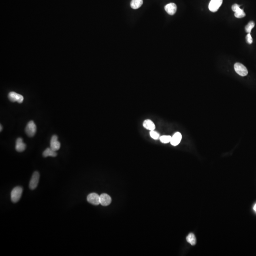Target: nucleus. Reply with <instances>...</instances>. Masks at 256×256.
Returning a JSON list of instances; mask_svg holds the SVG:
<instances>
[{
  "label": "nucleus",
  "mask_w": 256,
  "mask_h": 256,
  "mask_svg": "<svg viewBox=\"0 0 256 256\" xmlns=\"http://www.w3.org/2000/svg\"><path fill=\"white\" fill-rule=\"evenodd\" d=\"M143 0H132L130 2V7L134 9H137L142 5Z\"/></svg>",
  "instance_id": "16"
},
{
  "label": "nucleus",
  "mask_w": 256,
  "mask_h": 256,
  "mask_svg": "<svg viewBox=\"0 0 256 256\" xmlns=\"http://www.w3.org/2000/svg\"><path fill=\"white\" fill-rule=\"evenodd\" d=\"M149 135H150V136L154 140H158L160 137V134L155 130L150 131Z\"/></svg>",
  "instance_id": "20"
},
{
  "label": "nucleus",
  "mask_w": 256,
  "mask_h": 256,
  "mask_svg": "<svg viewBox=\"0 0 256 256\" xmlns=\"http://www.w3.org/2000/svg\"><path fill=\"white\" fill-rule=\"evenodd\" d=\"M234 70L237 73L242 77H245L248 75V71L247 68L241 63H236L234 65Z\"/></svg>",
  "instance_id": "4"
},
{
  "label": "nucleus",
  "mask_w": 256,
  "mask_h": 256,
  "mask_svg": "<svg viewBox=\"0 0 256 256\" xmlns=\"http://www.w3.org/2000/svg\"><path fill=\"white\" fill-rule=\"evenodd\" d=\"M57 156V153L56 151L52 149L51 148H48L46 149L43 152V156L45 157L49 156L55 157Z\"/></svg>",
  "instance_id": "15"
},
{
  "label": "nucleus",
  "mask_w": 256,
  "mask_h": 256,
  "mask_svg": "<svg viewBox=\"0 0 256 256\" xmlns=\"http://www.w3.org/2000/svg\"><path fill=\"white\" fill-rule=\"evenodd\" d=\"M23 189L21 186H16L11 192V200L13 203H17L20 199L22 195Z\"/></svg>",
  "instance_id": "1"
},
{
  "label": "nucleus",
  "mask_w": 256,
  "mask_h": 256,
  "mask_svg": "<svg viewBox=\"0 0 256 256\" xmlns=\"http://www.w3.org/2000/svg\"><path fill=\"white\" fill-rule=\"evenodd\" d=\"M246 40H247V42L249 44H252L253 42V39H252V37L251 36L250 33H248L246 36Z\"/></svg>",
  "instance_id": "21"
},
{
  "label": "nucleus",
  "mask_w": 256,
  "mask_h": 256,
  "mask_svg": "<svg viewBox=\"0 0 256 256\" xmlns=\"http://www.w3.org/2000/svg\"><path fill=\"white\" fill-rule=\"evenodd\" d=\"M143 126L146 129L151 131L155 130L156 126L154 123L149 119H147L143 122Z\"/></svg>",
  "instance_id": "14"
},
{
  "label": "nucleus",
  "mask_w": 256,
  "mask_h": 256,
  "mask_svg": "<svg viewBox=\"0 0 256 256\" xmlns=\"http://www.w3.org/2000/svg\"><path fill=\"white\" fill-rule=\"evenodd\" d=\"M26 145L23 142V139L21 137H19L16 140L15 149L18 152H23L26 149Z\"/></svg>",
  "instance_id": "11"
},
{
  "label": "nucleus",
  "mask_w": 256,
  "mask_h": 256,
  "mask_svg": "<svg viewBox=\"0 0 256 256\" xmlns=\"http://www.w3.org/2000/svg\"><path fill=\"white\" fill-rule=\"evenodd\" d=\"M40 173L38 171L34 172L31 178V180L29 182V187L31 190H34L37 188L38 184H39V179H40Z\"/></svg>",
  "instance_id": "3"
},
{
  "label": "nucleus",
  "mask_w": 256,
  "mask_h": 256,
  "mask_svg": "<svg viewBox=\"0 0 256 256\" xmlns=\"http://www.w3.org/2000/svg\"><path fill=\"white\" fill-rule=\"evenodd\" d=\"M254 26H255V23L253 21H250L245 27V31L246 32L250 33L251 30Z\"/></svg>",
  "instance_id": "19"
},
{
  "label": "nucleus",
  "mask_w": 256,
  "mask_h": 256,
  "mask_svg": "<svg viewBox=\"0 0 256 256\" xmlns=\"http://www.w3.org/2000/svg\"><path fill=\"white\" fill-rule=\"evenodd\" d=\"M8 97L9 101H11V102H17L19 104L22 103L23 102V100H24V97L22 95L16 93L14 92H9V93Z\"/></svg>",
  "instance_id": "5"
},
{
  "label": "nucleus",
  "mask_w": 256,
  "mask_h": 256,
  "mask_svg": "<svg viewBox=\"0 0 256 256\" xmlns=\"http://www.w3.org/2000/svg\"><path fill=\"white\" fill-rule=\"evenodd\" d=\"M186 240L187 242L193 246L196 243V238L193 233H191L188 234V236H187Z\"/></svg>",
  "instance_id": "17"
},
{
  "label": "nucleus",
  "mask_w": 256,
  "mask_h": 256,
  "mask_svg": "<svg viewBox=\"0 0 256 256\" xmlns=\"http://www.w3.org/2000/svg\"><path fill=\"white\" fill-rule=\"evenodd\" d=\"M182 138V134L179 132H175V134L172 137L170 143L173 146H177L180 143Z\"/></svg>",
  "instance_id": "12"
},
{
  "label": "nucleus",
  "mask_w": 256,
  "mask_h": 256,
  "mask_svg": "<svg viewBox=\"0 0 256 256\" xmlns=\"http://www.w3.org/2000/svg\"><path fill=\"white\" fill-rule=\"evenodd\" d=\"M100 204L102 205L106 206L109 205L111 203V198L109 195L106 194H103L100 195Z\"/></svg>",
  "instance_id": "10"
},
{
  "label": "nucleus",
  "mask_w": 256,
  "mask_h": 256,
  "mask_svg": "<svg viewBox=\"0 0 256 256\" xmlns=\"http://www.w3.org/2000/svg\"><path fill=\"white\" fill-rule=\"evenodd\" d=\"M165 11L168 14L173 15L176 13L177 6L174 3H170L167 4L165 7Z\"/></svg>",
  "instance_id": "13"
},
{
  "label": "nucleus",
  "mask_w": 256,
  "mask_h": 256,
  "mask_svg": "<svg viewBox=\"0 0 256 256\" xmlns=\"http://www.w3.org/2000/svg\"><path fill=\"white\" fill-rule=\"evenodd\" d=\"M0 126H1V129H0V130H1V131H2V125H0Z\"/></svg>",
  "instance_id": "23"
},
{
  "label": "nucleus",
  "mask_w": 256,
  "mask_h": 256,
  "mask_svg": "<svg viewBox=\"0 0 256 256\" xmlns=\"http://www.w3.org/2000/svg\"><path fill=\"white\" fill-rule=\"evenodd\" d=\"M37 131V127L33 121H31L28 123L25 128V132L28 136L32 137L35 135Z\"/></svg>",
  "instance_id": "2"
},
{
  "label": "nucleus",
  "mask_w": 256,
  "mask_h": 256,
  "mask_svg": "<svg viewBox=\"0 0 256 256\" xmlns=\"http://www.w3.org/2000/svg\"><path fill=\"white\" fill-rule=\"evenodd\" d=\"M223 3V0H211L209 4V9L211 12H217Z\"/></svg>",
  "instance_id": "7"
},
{
  "label": "nucleus",
  "mask_w": 256,
  "mask_h": 256,
  "mask_svg": "<svg viewBox=\"0 0 256 256\" xmlns=\"http://www.w3.org/2000/svg\"><path fill=\"white\" fill-rule=\"evenodd\" d=\"M232 11L235 13L234 16L237 18H242L246 16V14L243 9L240 8V6L237 4H234L232 6Z\"/></svg>",
  "instance_id": "8"
},
{
  "label": "nucleus",
  "mask_w": 256,
  "mask_h": 256,
  "mask_svg": "<svg viewBox=\"0 0 256 256\" xmlns=\"http://www.w3.org/2000/svg\"><path fill=\"white\" fill-rule=\"evenodd\" d=\"M254 211H255V212H256V205H254Z\"/></svg>",
  "instance_id": "22"
},
{
  "label": "nucleus",
  "mask_w": 256,
  "mask_h": 256,
  "mask_svg": "<svg viewBox=\"0 0 256 256\" xmlns=\"http://www.w3.org/2000/svg\"><path fill=\"white\" fill-rule=\"evenodd\" d=\"M51 148L54 151H57L60 149L61 144L59 141H58V137L56 135L53 136L50 142Z\"/></svg>",
  "instance_id": "9"
},
{
  "label": "nucleus",
  "mask_w": 256,
  "mask_h": 256,
  "mask_svg": "<svg viewBox=\"0 0 256 256\" xmlns=\"http://www.w3.org/2000/svg\"><path fill=\"white\" fill-rule=\"evenodd\" d=\"M87 200L89 203L95 205H98L100 204V196L97 194H90L87 196Z\"/></svg>",
  "instance_id": "6"
},
{
  "label": "nucleus",
  "mask_w": 256,
  "mask_h": 256,
  "mask_svg": "<svg viewBox=\"0 0 256 256\" xmlns=\"http://www.w3.org/2000/svg\"><path fill=\"white\" fill-rule=\"evenodd\" d=\"M171 139H172V137L169 135H163L160 137V141L164 144L170 142Z\"/></svg>",
  "instance_id": "18"
}]
</instances>
